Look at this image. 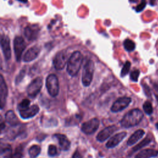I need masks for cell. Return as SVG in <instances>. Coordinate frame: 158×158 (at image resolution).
I'll list each match as a JSON object with an SVG mask.
<instances>
[{
    "mask_svg": "<svg viewBox=\"0 0 158 158\" xmlns=\"http://www.w3.org/2000/svg\"><path fill=\"white\" fill-rule=\"evenodd\" d=\"M156 99H157V103H158V95L156 96Z\"/></svg>",
    "mask_w": 158,
    "mask_h": 158,
    "instance_id": "obj_36",
    "label": "cell"
},
{
    "mask_svg": "<svg viewBox=\"0 0 158 158\" xmlns=\"http://www.w3.org/2000/svg\"><path fill=\"white\" fill-rule=\"evenodd\" d=\"M43 86V79L41 77H37L34 79L27 88L28 95L31 98H35L40 93Z\"/></svg>",
    "mask_w": 158,
    "mask_h": 158,
    "instance_id": "obj_5",
    "label": "cell"
},
{
    "mask_svg": "<svg viewBox=\"0 0 158 158\" xmlns=\"http://www.w3.org/2000/svg\"><path fill=\"white\" fill-rule=\"evenodd\" d=\"M143 110L144 112L148 114V115H151L153 111V108L152 106V104L149 101H146L143 106Z\"/></svg>",
    "mask_w": 158,
    "mask_h": 158,
    "instance_id": "obj_24",
    "label": "cell"
},
{
    "mask_svg": "<svg viewBox=\"0 0 158 158\" xmlns=\"http://www.w3.org/2000/svg\"><path fill=\"white\" fill-rule=\"evenodd\" d=\"M0 44L5 58L6 60L10 59L11 57V50L10 46V40L8 36L4 35L1 36Z\"/></svg>",
    "mask_w": 158,
    "mask_h": 158,
    "instance_id": "obj_11",
    "label": "cell"
},
{
    "mask_svg": "<svg viewBox=\"0 0 158 158\" xmlns=\"http://www.w3.org/2000/svg\"><path fill=\"white\" fill-rule=\"evenodd\" d=\"M156 128L158 130V122L156 123Z\"/></svg>",
    "mask_w": 158,
    "mask_h": 158,
    "instance_id": "obj_35",
    "label": "cell"
},
{
    "mask_svg": "<svg viewBox=\"0 0 158 158\" xmlns=\"http://www.w3.org/2000/svg\"><path fill=\"white\" fill-rule=\"evenodd\" d=\"M127 136V133L125 131H122L112 136L106 143V146L107 148H113L117 146Z\"/></svg>",
    "mask_w": 158,
    "mask_h": 158,
    "instance_id": "obj_12",
    "label": "cell"
},
{
    "mask_svg": "<svg viewBox=\"0 0 158 158\" xmlns=\"http://www.w3.org/2000/svg\"><path fill=\"white\" fill-rule=\"evenodd\" d=\"M26 48L23 38L21 36H16L14 40V49L17 61H20L22 54Z\"/></svg>",
    "mask_w": 158,
    "mask_h": 158,
    "instance_id": "obj_8",
    "label": "cell"
},
{
    "mask_svg": "<svg viewBox=\"0 0 158 158\" xmlns=\"http://www.w3.org/2000/svg\"><path fill=\"white\" fill-rule=\"evenodd\" d=\"M138 0H129V1L130 2H136Z\"/></svg>",
    "mask_w": 158,
    "mask_h": 158,
    "instance_id": "obj_34",
    "label": "cell"
},
{
    "mask_svg": "<svg viewBox=\"0 0 158 158\" xmlns=\"http://www.w3.org/2000/svg\"><path fill=\"white\" fill-rule=\"evenodd\" d=\"M83 62V56L80 51L73 52L67 61V71L72 76H75L79 72Z\"/></svg>",
    "mask_w": 158,
    "mask_h": 158,
    "instance_id": "obj_2",
    "label": "cell"
},
{
    "mask_svg": "<svg viewBox=\"0 0 158 158\" xmlns=\"http://www.w3.org/2000/svg\"><path fill=\"white\" fill-rule=\"evenodd\" d=\"M46 86L48 93L52 97H56L59 90V80L57 76L54 74H51L48 75L46 80Z\"/></svg>",
    "mask_w": 158,
    "mask_h": 158,
    "instance_id": "obj_4",
    "label": "cell"
},
{
    "mask_svg": "<svg viewBox=\"0 0 158 158\" xmlns=\"http://www.w3.org/2000/svg\"><path fill=\"white\" fill-rule=\"evenodd\" d=\"M151 142V139L149 138V137H147L146 138H144L141 142H140L139 144H138L137 145H136L135 147H133L131 149V152H134L136 151H138L141 148H143L144 146L148 145V144H149Z\"/></svg>",
    "mask_w": 158,
    "mask_h": 158,
    "instance_id": "obj_22",
    "label": "cell"
},
{
    "mask_svg": "<svg viewBox=\"0 0 158 158\" xmlns=\"http://www.w3.org/2000/svg\"><path fill=\"white\" fill-rule=\"evenodd\" d=\"M94 71V64L93 60H88L85 64L81 75V81L85 86L90 85Z\"/></svg>",
    "mask_w": 158,
    "mask_h": 158,
    "instance_id": "obj_3",
    "label": "cell"
},
{
    "mask_svg": "<svg viewBox=\"0 0 158 158\" xmlns=\"http://www.w3.org/2000/svg\"><path fill=\"white\" fill-rule=\"evenodd\" d=\"M40 51V49L38 46H33L30 48L27 51L25 52L23 56V61L26 62H28L35 59Z\"/></svg>",
    "mask_w": 158,
    "mask_h": 158,
    "instance_id": "obj_15",
    "label": "cell"
},
{
    "mask_svg": "<svg viewBox=\"0 0 158 158\" xmlns=\"http://www.w3.org/2000/svg\"><path fill=\"white\" fill-rule=\"evenodd\" d=\"M123 46L126 51H132L135 48V43L133 41L130 39H126L123 41Z\"/></svg>",
    "mask_w": 158,
    "mask_h": 158,
    "instance_id": "obj_23",
    "label": "cell"
},
{
    "mask_svg": "<svg viewBox=\"0 0 158 158\" xmlns=\"http://www.w3.org/2000/svg\"><path fill=\"white\" fill-rule=\"evenodd\" d=\"M8 90L6 83L3 77L0 74V108L2 109L5 106L7 97Z\"/></svg>",
    "mask_w": 158,
    "mask_h": 158,
    "instance_id": "obj_13",
    "label": "cell"
},
{
    "mask_svg": "<svg viewBox=\"0 0 158 158\" xmlns=\"http://www.w3.org/2000/svg\"><path fill=\"white\" fill-rule=\"evenodd\" d=\"M54 136L57 139L60 149L63 151H67L70 147V142L67 137L62 134H56Z\"/></svg>",
    "mask_w": 158,
    "mask_h": 158,
    "instance_id": "obj_16",
    "label": "cell"
},
{
    "mask_svg": "<svg viewBox=\"0 0 158 158\" xmlns=\"http://www.w3.org/2000/svg\"><path fill=\"white\" fill-rule=\"evenodd\" d=\"M25 72L24 70H22L20 72L19 74L17 76L16 78H15V83L17 84H18L19 82H20V81L23 79L24 75H25Z\"/></svg>",
    "mask_w": 158,
    "mask_h": 158,
    "instance_id": "obj_30",
    "label": "cell"
},
{
    "mask_svg": "<svg viewBox=\"0 0 158 158\" xmlns=\"http://www.w3.org/2000/svg\"><path fill=\"white\" fill-rule=\"evenodd\" d=\"M22 154L20 152H15L14 155L12 156L11 158H22Z\"/></svg>",
    "mask_w": 158,
    "mask_h": 158,
    "instance_id": "obj_31",
    "label": "cell"
},
{
    "mask_svg": "<svg viewBox=\"0 0 158 158\" xmlns=\"http://www.w3.org/2000/svg\"><path fill=\"white\" fill-rule=\"evenodd\" d=\"M146 2L145 0H142L141 3L138 5V6L136 7V12H141L146 7Z\"/></svg>",
    "mask_w": 158,
    "mask_h": 158,
    "instance_id": "obj_29",
    "label": "cell"
},
{
    "mask_svg": "<svg viewBox=\"0 0 158 158\" xmlns=\"http://www.w3.org/2000/svg\"><path fill=\"white\" fill-rule=\"evenodd\" d=\"M130 66H131V64L129 61H127L125 64L123 65L122 69L121 70V73H120V75L122 77H124L130 71Z\"/></svg>",
    "mask_w": 158,
    "mask_h": 158,
    "instance_id": "obj_25",
    "label": "cell"
},
{
    "mask_svg": "<svg viewBox=\"0 0 158 158\" xmlns=\"http://www.w3.org/2000/svg\"><path fill=\"white\" fill-rule=\"evenodd\" d=\"M48 153L49 156H54L57 154V148L55 145L50 144L48 147Z\"/></svg>",
    "mask_w": 158,
    "mask_h": 158,
    "instance_id": "obj_26",
    "label": "cell"
},
{
    "mask_svg": "<svg viewBox=\"0 0 158 158\" xmlns=\"http://www.w3.org/2000/svg\"><path fill=\"white\" fill-rule=\"evenodd\" d=\"M5 127V125L4 123H2V124H0V130H2V128H4Z\"/></svg>",
    "mask_w": 158,
    "mask_h": 158,
    "instance_id": "obj_32",
    "label": "cell"
},
{
    "mask_svg": "<svg viewBox=\"0 0 158 158\" xmlns=\"http://www.w3.org/2000/svg\"><path fill=\"white\" fill-rule=\"evenodd\" d=\"M145 134V132L143 130H138L134 132L131 136L128 138L127 141V144L130 146L135 144L138 140H139Z\"/></svg>",
    "mask_w": 158,
    "mask_h": 158,
    "instance_id": "obj_19",
    "label": "cell"
},
{
    "mask_svg": "<svg viewBox=\"0 0 158 158\" xmlns=\"http://www.w3.org/2000/svg\"><path fill=\"white\" fill-rule=\"evenodd\" d=\"M117 129L118 128L116 125H110L106 127L98 133L96 136L97 140L99 142H104L108 139Z\"/></svg>",
    "mask_w": 158,
    "mask_h": 158,
    "instance_id": "obj_10",
    "label": "cell"
},
{
    "mask_svg": "<svg viewBox=\"0 0 158 158\" xmlns=\"http://www.w3.org/2000/svg\"><path fill=\"white\" fill-rule=\"evenodd\" d=\"M99 120L98 118H93L89 120L84 122L81 125V131L87 135L94 133L99 128Z\"/></svg>",
    "mask_w": 158,
    "mask_h": 158,
    "instance_id": "obj_7",
    "label": "cell"
},
{
    "mask_svg": "<svg viewBox=\"0 0 158 158\" xmlns=\"http://www.w3.org/2000/svg\"><path fill=\"white\" fill-rule=\"evenodd\" d=\"M158 151L152 149H146L139 152L135 158H152L157 156Z\"/></svg>",
    "mask_w": 158,
    "mask_h": 158,
    "instance_id": "obj_17",
    "label": "cell"
},
{
    "mask_svg": "<svg viewBox=\"0 0 158 158\" xmlns=\"http://www.w3.org/2000/svg\"><path fill=\"white\" fill-rule=\"evenodd\" d=\"M39 110L40 109L37 105H33L24 109H22L20 111V115L22 118H30L36 115L38 113Z\"/></svg>",
    "mask_w": 158,
    "mask_h": 158,
    "instance_id": "obj_14",
    "label": "cell"
},
{
    "mask_svg": "<svg viewBox=\"0 0 158 158\" xmlns=\"http://www.w3.org/2000/svg\"><path fill=\"white\" fill-rule=\"evenodd\" d=\"M139 70H135L132 71L130 73V78L133 81H137L138 80V77L139 75Z\"/></svg>",
    "mask_w": 158,
    "mask_h": 158,
    "instance_id": "obj_27",
    "label": "cell"
},
{
    "mask_svg": "<svg viewBox=\"0 0 158 158\" xmlns=\"http://www.w3.org/2000/svg\"><path fill=\"white\" fill-rule=\"evenodd\" d=\"M17 1H20L21 2H23V3L27 2V0H17Z\"/></svg>",
    "mask_w": 158,
    "mask_h": 158,
    "instance_id": "obj_33",
    "label": "cell"
},
{
    "mask_svg": "<svg viewBox=\"0 0 158 158\" xmlns=\"http://www.w3.org/2000/svg\"><path fill=\"white\" fill-rule=\"evenodd\" d=\"M39 30L35 27H27L24 30V35L28 40H34L38 36Z\"/></svg>",
    "mask_w": 158,
    "mask_h": 158,
    "instance_id": "obj_18",
    "label": "cell"
},
{
    "mask_svg": "<svg viewBox=\"0 0 158 158\" xmlns=\"http://www.w3.org/2000/svg\"><path fill=\"white\" fill-rule=\"evenodd\" d=\"M143 113L139 109H133L128 111L120 120V125L123 128L134 127L141 122Z\"/></svg>",
    "mask_w": 158,
    "mask_h": 158,
    "instance_id": "obj_1",
    "label": "cell"
},
{
    "mask_svg": "<svg viewBox=\"0 0 158 158\" xmlns=\"http://www.w3.org/2000/svg\"><path fill=\"white\" fill-rule=\"evenodd\" d=\"M67 52L65 50H62L58 52L53 59V64L56 70H60L64 68L68 61Z\"/></svg>",
    "mask_w": 158,
    "mask_h": 158,
    "instance_id": "obj_6",
    "label": "cell"
},
{
    "mask_svg": "<svg viewBox=\"0 0 158 158\" xmlns=\"http://www.w3.org/2000/svg\"><path fill=\"white\" fill-rule=\"evenodd\" d=\"M30 101L27 99H23L22 101L20 102V104H19V107L22 109H24L27 107H28V106L30 105Z\"/></svg>",
    "mask_w": 158,
    "mask_h": 158,
    "instance_id": "obj_28",
    "label": "cell"
},
{
    "mask_svg": "<svg viewBox=\"0 0 158 158\" xmlns=\"http://www.w3.org/2000/svg\"><path fill=\"white\" fill-rule=\"evenodd\" d=\"M7 122L12 126H15L19 123V118L12 110H8L5 114Z\"/></svg>",
    "mask_w": 158,
    "mask_h": 158,
    "instance_id": "obj_20",
    "label": "cell"
},
{
    "mask_svg": "<svg viewBox=\"0 0 158 158\" xmlns=\"http://www.w3.org/2000/svg\"><path fill=\"white\" fill-rule=\"evenodd\" d=\"M41 152V148L38 145H33L28 151L29 156L31 158L36 157Z\"/></svg>",
    "mask_w": 158,
    "mask_h": 158,
    "instance_id": "obj_21",
    "label": "cell"
},
{
    "mask_svg": "<svg viewBox=\"0 0 158 158\" xmlns=\"http://www.w3.org/2000/svg\"><path fill=\"white\" fill-rule=\"evenodd\" d=\"M131 99L128 97H122L118 98L112 104L110 110L113 112H118L125 109L130 104Z\"/></svg>",
    "mask_w": 158,
    "mask_h": 158,
    "instance_id": "obj_9",
    "label": "cell"
}]
</instances>
